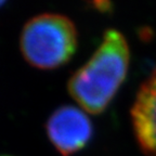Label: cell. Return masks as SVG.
I'll list each match as a JSON object with an SVG mask.
<instances>
[{
    "label": "cell",
    "mask_w": 156,
    "mask_h": 156,
    "mask_svg": "<svg viewBox=\"0 0 156 156\" xmlns=\"http://www.w3.org/2000/svg\"><path fill=\"white\" fill-rule=\"evenodd\" d=\"M78 32L69 17L42 13L32 17L22 28L20 50L24 60L38 69H55L75 54Z\"/></svg>",
    "instance_id": "cell-2"
},
{
    "label": "cell",
    "mask_w": 156,
    "mask_h": 156,
    "mask_svg": "<svg viewBox=\"0 0 156 156\" xmlns=\"http://www.w3.org/2000/svg\"><path fill=\"white\" fill-rule=\"evenodd\" d=\"M134 136L147 156H156V67L142 83L131 107Z\"/></svg>",
    "instance_id": "cell-4"
},
{
    "label": "cell",
    "mask_w": 156,
    "mask_h": 156,
    "mask_svg": "<svg viewBox=\"0 0 156 156\" xmlns=\"http://www.w3.org/2000/svg\"><path fill=\"white\" fill-rule=\"evenodd\" d=\"M5 1H7V0H0V7H1V5H2L3 3L5 2Z\"/></svg>",
    "instance_id": "cell-5"
},
{
    "label": "cell",
    "mask_w": 156,
    "mask_h": 156,
    "mask_svg": "<svg viewBox=\"0 0 156 156\" xmlns=\"http://www.w3.org/2000/svg\"><path fill=\"white\" fill-rule=\"evenodd\" d=\"M129 62L130 50L125 36L117 29H107L92 55L71 76L68 92L83 111L101 114L126 79Z\"/></svg>",
    "instance_id": "cell-1"
},
{
    "label": "cell",
    "mask_w": 156,
    "mask_h": 156,
    "mask_svg": "<svg viewBox=\"0 0 156 156\" xmlns=\"http://www.w3.org/2000/svg\"><path fill=\"white\" fill-rule=\"evenodd\" d=\"M46 132L61 156H73L88 145L93 125L87 114L74 105L58 107L46 122Z\"/></svg>",
    "instance_id": "cell-3"
}]
</instances>
